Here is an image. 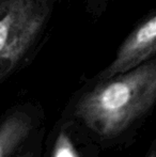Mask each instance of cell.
Instances as JSON below:
<instances>
[{
    "label": "cell",
    "instance_id": "6da1fadb",
    "mask_svg": "<svg viewBox=\"0 0 156 157\" xmlns=\"http://www.w3.org/2000/svg\"><path fill=\"white\" fill-rule=\"evenodd\" d=\"M156 104V57L123 74L88 79L61 114L75 120L102 151L124 150L137 139Z\"/></svg>",
    "mask_w": 156,
    "mask_h": 157
},
{
    "label": "cell",
    "instance_id": "7a4b0ae2",
    "mask_svg": "<svg viewBox=\"0 0 156 157\" xmlns=\"http://www.w3.org/2000/svg\"><path fill=\"white\" fill-rule=\"evenodd\" d=\"M58 0H0V86L33 62Z\"/></svg>",
    "mask_w": 156,
    "mask_h": 157
},
{
    "label": "cell",
    "instance_id": "3957f363",
    "mask_svg": "<svg viewBox=\"0 0 156 157\" xmlns=\"http://www.w3.org/2000/svg\"><path fill=\"white\" fill-rule=\"evenodd\" d=\"M156 57V12L144 15L128 33L110 63L95 75V78H108L136 68Z\"/></svg>",
    "mask_w": 156,
    "mask_h": 157
},
{
    "label": "cell",
    "instance_id": "277c9868",
    "mask_svg": "<svg viewBox=\"0 0 156 157\" xmlns=\"http://www.w3.org/2000/svg\"><path fill=\"white\" fill-rule=\"evenodd\" d=\"M45 121V110L38 101L9 107L0 114V157H12Z\"/></svg>",
    "mask_w": 156,
    "mask_h": 157
},
{
    "label": "cell",
    "instance_id": "5b68a950",
    "mask_svg": "<svg viewBox=\"0 0 156 157\" xmlns=\"http://www.w3.org/2000/svg\"><path fill=\"white\" fill-rule=\"evenodd\" d=\"M101 147L75 120L60 114L45 134L42 157H100Z\"/></svg>",
    "mask_w": 156,
    "mask_h": 157
},
{
    "label": "cell",
    "instance_id": "8992f818",
    "mask_svg": "<svg viewBox=\"0 0 156 157\" xmlns=\"http://www.w3.org/2000/svg\"><path fill=\"white\" fill-rule=\"evenodd\" d=\"M46 125L41 126L12 157H42Z\"/></svg>",
    "mask_w": 156,
    "mask_h": 157
},
{
    "label": "cell",
    "instance_id": "52a82bcc",
    "mask_svg": "<svg viewBox=\"0 0 156 157\" xmlns=\"http://www.w3.org/2000/svg\"><path fill=\"white\" fill-rule=\"evenodd\" d=\"M111 0H82L86 11L94 19H98L107 11Z\"/></svg>",
    "mask_w": 156,
    "mask_h": 157
},
{
    "label": "cell",
    "instance_id": "ba28073f",
    "mask_svg": "<svg viewBox=\"0 0 156 157\" xmlns=\"http://www.w3.org/2000/svg\"><path fill=\"white\" fill-rule=\"evenodd\" d=\"M143 157H156V141L153 140Z\"/></svg>",
    "mask_w": 156,
    "mask_h": 157
},
{
    "label": "cell",
    "instance_id": "9c48e42d",
    "mask_svg": "<svg viewBox=\"0 0 156 157\" xmlns=\"http://www.w3.org/2000/svg\"><path fill=\"white\" fill-rule=\"evenodd\" d=\"M133 157H136V156H133Z\"/></svg>",
    "mask_w": 156,
    "mask_h": 157
}]
</instances>
